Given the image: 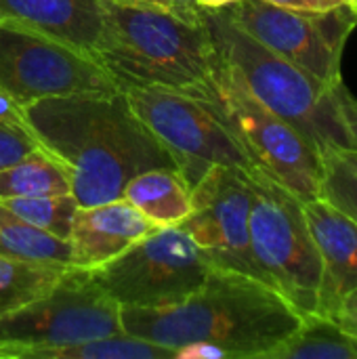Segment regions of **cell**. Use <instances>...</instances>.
Returning <instances> with one entry per match:
<instances>
[{"label": "cell", "mask_w": 357, "mask_h": 359, "mask_svg": "<svg viewBox=\"0 0 357 359\" xmlns=\"http://www.w3.org/2000/svg\"><path fill=\"white\" fill-rule=\"evenodd\" d=\"M25 111L42 151L63 168L78 206L122 198L126 183L143 170L179 168L122 90L42 99Z\"/></svg>", "instance_id": "1"}, {"label": "cell", "mask_w": 357, "mask_h": 359, "mask_svg": "<svg viewBox=\"0 0 357 359\" xmlns=\"http://www.w3.org/2000/svg\"><path fill=\"white\" fill-rule=\"evenodd\" d=\"M303 316L267 282L210 267L187 299L154 307H120L122 332L181 349L208 343L227 359H267L301 324ZM177 359V358H175Z\"/></svg>", "instance_id": "2"}, {"label": "cell", "mask_w": 357, "mask_h": 359, "mask_svg": "<svg viewBox=\"0 0 357 359\" xmlns=\"http://www.w3.org/2000/svg\"><path fill=\"white\" fill-rule=\"evenodd\" d=\"M95 59L124 86L162 88L208 101L217 48L208 25L175 13L101 0Z\"/></svg>", "instance_id": "3"}, {"label": "cell", "mask_w": 357, "mask_h": 359, "mask_svg": "<svg viewBox=\"0 0 357 359\" xmlns=\"http://www.w3.org/2000/svg\"><path fill=\"white\" fill-rule=\"evenodd\" d=\"M204 21L217 53L236 67L250 93L297 128L322 158L357 149V99L345 82H320L257 42L221 8L204 11Z\"/></svg>", "instance_id": "4"}, {"label": "cell", "mask_w": 357, "mask_h": 359, "mask_svg": "<svg viewBox=\"0 0 357 359\" xmlns=\"http://www.w3.org/2000/svg\"><path fill=\"white\" fill-rule=\"evenodd\" d=\"M208 103L229 128L250 164L303 202L320 198L324 158L286 120L263 105L236 67L217 53Z\"/></svg>", "instance_id": "5"}, {"label": "cell", "mask_w": 357, "mask_h": 359, "mask_svg": "<svg viewBox=\"0 0 357 359\" xmlns=\"http://www.w3.org/2000/svg\"><path fill=\"white\" fill-rule=\"evenodd\" d=\"M250 187V248L263 280L301 316L318 313L322 263L303 200L257 168Z\"/></svg>", "instance_id": "6"}, {"label": "cell", "mask_w": 357, "mask_h": 359, "mask_svg": "<svg viewBox=\"0 0 357 359\" xmlns=\"http://www.w3.org/2000/svg\"><path fill=\"white\" fill-rule=\"evenodd\" d=\"M122 332L120 307L88 269L69 267L40 299L0 313V359L32 347L74 345Z\"/></svg>", "instance_id": "7"}, {"label": "cell", "mask_w": 357, "mask_h": 359, "mask_svg": "<svg viewBox=\"0 0 357 359\" xmlns=\"http://www.w3.org/2000/svg\"><path fill=\"white\" fill-rule=\"evenodd\" d=\"M208 271L210 265L189 233L175 225L156 227L90 273L118 307L154 309L194 294Z\"/></svg>", "instance_id": "8"}, {"label": "cell", "mask_w": 357, "mask_h": 359, "mask_svg": "<svg viewBox=\"0 0 357 359\" xmlns=\"http://www.w3.org/2000/svg\"><path fill=\"white\" fill-rule=\"evenodd\" d=\"M221 11L257 42L320 82L343 84V50L357 25L351 2L330 11H295L265 0H240Z\"/></svg>", "instance_id": "9"}, {"label": "cell", "mask_w": 357, "mask_h": 359, "mask_svg": "<svg viewBox=\"0 0 357 359\" xmlns=\"http://www.w3.org/2000/svg\"><path fill=\"white\" fill-rule=\"evenodd\" d=\"M122 93L135 116L175 156L191 185L213 164L255 168L208 101L141 86H124Z\"/></svg>", "instance_id": "10"}, {"label": "cell", "mask_w": 357, "mask_h": 359, "mask_svg": "<svg viewBox=\"0 0 357 359\" xmlns=\"http://www.w3.org/2000/svg\"><path fill=\"white\" fill-rule=\"evenodd\" d=\"M0 84L23 107L53 97L122 90L90 55L6 23H0Z\"/></svg>", "instance_id": "11"}, {"label": "cell", "mask_w": 357, "mask_h": 359, "mask_svg": "<svg viewBox=\"0 0 357 359\" xmlns=\"http://www.w3.org/2000/svg\"><path fill=\"white\" fill-rule=\"evenodd\" d=\"M250 170L213 164L194 183L191 212L179 227L189 233L210 267L263 280L250 248Z\"/></svg>", "instance_id": "12"}, {"label": "cell", "mask_w": 357, "mask_h": 359, "mask_svg": "<svg viewBox=\"0 0 357 359\" xmlns=\"http://www.w3.org/2000/svg\"><path fill=\"white\" fill-rule=\"evenodd\" d=\"M322 263L320 307L322 316H337L357 290V223L324 198L303 202Z\"/></svg>", "instance_id": "13"}, {"label": "cell", "mask_w": 357, "mask_h": 359, "mask_svg": "<svg viewBox=\"0 0 357 359\" xmlns=\"http://www.w3.org/2000/svg\"><path fill=\"white\" fill-rule=\"evenodd\" d=\"M154 229L156 227L124 198L78 206L67 236L69 265L88 271L99 269Z\"/></svg>", "instance_id": "14"}, {"label": "cell", "mask_w": 357, "mask_h": 359, "mask_svg": "<svg viewBox=\"0 0 357 359\" xmlns=\"http://www.w3.org/2000/svg\"><path fill=\"white\" fill-rule=\"evenodd\" d=\"M0 23L63 42L95 59L101 0H0Z\"/></svg>", "instance_id": "15"}, {"label": "cell", "mask_w": 357, "mask_h": 359, "mask_svg": "<svg viewBox=\"0 0 357 359\" xmlns=\"http://www.w3.org/2000/svg\"><path fill=\"white\" fill-rule=\"evenodd\" d=\"M191 187L181 168L160 166L135 175L126 183L122 198L154 227H175L191 212Z\"/></svg>", "instance_id": "16"}, {"label": "cell", "mask_w": 357, "mask_h": 359, "mask_svg": "<svg viewBox=\"0 0 357 359\" xmlns=\"http://www.w3.org/2000/svg\"><path fill=\"white\" fill-rule=\"evenodd\" d=\"M267 359H357V339L337 320L309 313Z\"/></svg>", "instance_id": "17"}, {"label": "cell", "mask_w": 357, "mask_h": 359, "mask_svg": "<svg viewBox=\"0 0 357 359\" xmlns=\"http://www.w3.org/2000/svg\"><path fill=\"white\" fill-rule=\"evenodd\" d=\"M177 351L164 345L116 332L80 341L74 345L57 347H32L17 353L15 359H175Z\"/></svg>", "instance_id": "18"}, {"label": "cell", "mask_w": 357, "mask_h": 359, "mask_svg": "<svg viewBox=\"0 0 357 359\" xmlns=\"http://www.w3.org/2000/svg\"><path fill=\"white\" fill-rule=\"evenodd\" d=\"M72 265L27 261L0 252V313L19 309L44 297Z\"/></svg>", "instance_id": "19"}, {"label": "cell", "mask_w": 357, "mask_h": 359, "mask_svg": "<svg viewBox=\"0 0 357 359\" xmlns=\"http://www.w3.org/2000/svg\"><path fill=\"white\" fill-rule=\"evenodd\" d=\"M0 252L27 261H46L69 265V244L53 233H46L0 202Z\"/></svg>", "instance_id": "20"}, {"label": "cell", "mask_w": 357, "mask_h": 359, "mask_svg": "<svg viewBox=\"0 0 357 359\" xmlns=\"http://www.w3.org/2000/svg\"><path fill=\"white\" fill-rule=\"evenodd\" d=\"M72 194L63 168L44 151H34L21 162L0 170L2 198H36Z\"/></svg>", "instance_id": "21"}, {"label": "cell", "mask_w": 357, "mask_h": 359, "mask_svg": "<svg viewBox=\"0 0 357 359\" xmlns=\"http://www.w3.org/2000/svg\"><path fill=\"white\" fill-rule=\"evenodd\" d=\"M0 202L29 225L46 233H53L61 240H67L72 219L78 208V202L72 194L36 196V198H2Z\"/></svg>", "instance_id": "22"}, {"label": "cell", "mask_w": 357, "mask_h": 359, "mask_svg": "<svg viewBox=\"0 0 357 359\" xmlns=\"http://www.w3.org/2000/svg\"><path fill=\"white\" fill-rule=\"evenodd\" d=\"M320 198L357 223V164L339 151L324 156Z\"/></svg>", "instance_id": "23"}, {"label": "cell", "mask_w": 357, "mask_h": 359, "mask_svg": "<svg viewBox=\"0 0 357 359\" xmlns=\"http://www.w3.org/2000/svg\"><path fill=\"white\" fill-rule=\"evenodd\" d=\"M34 151H42L40 143L29 135L0 122V170L21 162Z\"/></svg>", "instance_id": "24"}, {"label": "cell", "mask_w": 357, "mask_h": 359, "mask_svg": "<svg viewBox=\"0 0 357 359\" xmlns=\"http://www.w3.org/2000/svg\"><path fill=\"white\" fill-rule=\"evenodd\" d=\"M0 122L2 124H8V126H13V128H17V130H21V133H25V135H29L34 141H38L36 137H34V130H32V126H29V120H27V111H25V107L0 84Z\"/></svg>", "instance_id": "25"}, {"label": "cell", "mask_w": 357, "mask_h": 359, "mask_svg": "<svg viewBox=\"0 0 357 359\" xmlns=\"http://www.w3.org/2000/svg\"><path fill=\"white\" fill-rule=\"evenodd\" d=\"M112 2L128 4V6H147V8H156V11H166V13H175V15H181V17L191 19V21L202 19V11L183 8L177 2H173V0H112Z\"/></svg>", "instance_id": "26"}, {"label": "cell", "mask_w": 357, "mask_h": 359, "mask_svg": "<svg viewBox=\"0 0 357 359\" xmlns=\"http://www.w3.org/2000/svg\"><path fill=\"white\" fill-rule=\"evenodd\" d=\"M284 8H295V11H330L337 8L349 0H265Z\"/></svg>", "instance_id": "27"}, {"label": "cell", "mask_w": 357, "mask_h": 359, "mask_svg": "<svg viewBox=\"0 0 357 359\" xmlns=\"http://www.w3.org/2000/svg\"><path fill=\"white\" fill-rule=\"evenodd\" d=\"M332 320H337L349 334L357 339V290L345 301L343 309L337 316H332Z\"/></svg>", "instance_id": "28"}, {"label": "cell", "mask_w": 357, "mask_h": 359, "mask_svg": "<svg viewBox=\"0 0 357 359\" xmlns=\"http://www.w3.org/2000/svg\"><path fill=\"white\" fill-rule=\"evenodd\" d=\"M202 11H219L223 6H229L234 2H240V0H194Z\"/></svg>", "instance_id": "29"}, {"label": "cell", "mask_w": 357, "mask_h": 359, "mask_svg": "<svg viewBox=\"0 0 357 359\" xmlns=\"http://www.w3.org/2000/svg\"><path fill=\"white\" fill-rule=\"evenodd\" d=\"M173 2H177L179 6H183V8H189V11H202L194 0H173Z\"/></svg>", "instance_id": "30"}, {"label": "cell", "mask_w": 357, "mask_h": 359, "mask_svg": "<svg viewBox=\"0 0 357 359\" xmlns=\"http://www.w3.org/2000/svg\"><path fill=\"white\" fill-rule=\"evenodd\" d=\"M339 154H343L345 158H349L353 164H357V149H353V151H339Z\"/></svg>", "instance_id": "31"}, {"label": "cell", "mask_w": 357, "mask_h": 359, "mask_svg": "<svg viewBox=\"0 0 357 359\" xmlns=\"http://www.w3.org/2000/svg\"><path fill=\"white\" fill-rule=\"evenodd\" d=\"M351 4H353V6H356V8H357V0H353V2H351Z\"/></svg>", "instance_id": "32"}, {"label": "cell", "mask_w": 357, "mask_h": 359, "mask_svg": "<svg viewBox=\"0 0 357 359\" xmlns=\"http://www.w3.org/2000/svg\"><path fill=\"white\" fill-rule=\"evenodd\" d=\"M349 2H353V0H349Z\"/></svg>", "instance_id": "33"}]
</instances>
